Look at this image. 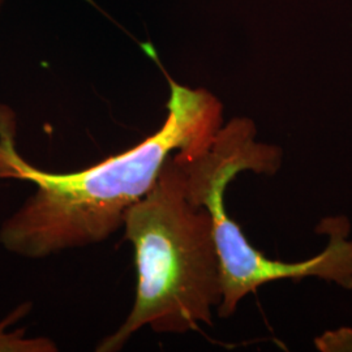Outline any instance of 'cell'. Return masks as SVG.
Returning <instances> with one entry per match:
<instances>
[{"instance_id": "6da1fadb", "label": "cell", "mask_w": 352, "mask_h": 352, "mask_svg": "<svg viewBox=\"0 0 352 352\" xmlns=\"http://www.w3.org/2000/svg\"><path fill=\"white\" fill-rule=\"evenodd\" d=\"M170 84L164 126L136 146L88 168L56 174L38 168L17 151V120L0 104V180H24L36 192L0 227V244L13 254L43 258L102 243L124 223L126 210L155 184L176 151H206L223 126V106L205 89Z\"/></svg>"}, {"instance_id": "7a4b0ae2", "label": "cell", "mask_w": 352, "mask_h": 352, "mask_svg": "<svg viewBox=\"0 0 352 352\" xmlns=\"http://www.w3.org/2000/svg\"><path fill=\"white\" fill-rule=\"evenodd\" d=\"M126 239L133 245L138 292L126 322L97 351H120L142 327L183 334L213 325L222 302L219 258L208 208L193 201L176 153L164 162L153 188L124 215Z\"/></svg>"}, {"instance_id": "3957f363", "label": "cell", "mask_w": 352, "mask_h": 352, "mask_svg": "<svg viewBox=\"0 0 352 352\" xmlns=\"http://www.w3.org/2000/svg\"><path fill=\"white\" fill-rule=\"evenodd\" d=\"M257 129L248 118H235L222 126L212 145L196 155L176 151L182 162L190 199L208 208L213 221L215 248L219 258L222 302L221 318L235 314L239 302L266 283L316 277L352 289L351 223L346 217L322 219L317 231L329 236L327 247L302 263H283L253 248L239 225L225 208L227 186L243 171L274 175L282 166L279 146L256 141Z\"/></svg>"}, {"instance_id": "277c9868", "label": "cell", "mask_w": 352, "mask_h": 352, "mask_svg": "<svg viewBox=\"0 0 352 352\" xmlns=\"http://www.w3.org/2000/svg\"><path fill=\"white\" fill-rule=\"evenodd\" d=\"M29 308V304H23L19 307L12 315L7 316L6 320L0 322V351L1 352H50L56 351V346L46 338H26L25 330L7 331L8 325L16 322L23 317Z\"/></svg>"}, {"instance_id": "5b68a950", "label": "cell", "mask_w": 352, "mask_h": 352, "mask_svg": "<svg viewBox=\"0 0 352 352\" xmlns=\"http://www.w3.org/2000/svg\"><path fill=\"white\" fill-rule=\"evenodd\" d=\"M3 4H4V0H0V10H1V7H3Z\"/></svg>"}]
</instances>
